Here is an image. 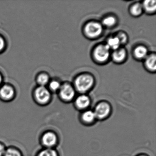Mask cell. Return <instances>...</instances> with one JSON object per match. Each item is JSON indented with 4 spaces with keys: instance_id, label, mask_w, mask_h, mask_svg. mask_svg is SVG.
Here are the masks:
<instances>
[{
    "instance_id": "1",
    "label": "cell",
    "mask_w": 156,
    "mask_h": 156,
    "mask_svg": "<svg viewBox=\"0 0 156 156\" xmlns=\"http://www.w3.org/2000/svg\"><path fill=\"white\" fill-rule=\"evenodd\" d=\"M94 79L88 75H82L78 76L75 81V85L78 91L84 92L90 89L93 85Z\"/></svg>"
},
{
    "instance_id": "2",
    "label": "cell",
    "mask_w": 156,
    "mask_h": 156,
    "mask_svg": "<svg viewBox=\"0 0 156 156\" xmlns=\"http://www.w3.org/2000/svg\"><path fill=\"white\" fill-rule=\"evenodd\" d=\"M36 101L40 104H46L50 100L51 94L49 90L44 87L40 86L37 87L34 93Z\"/></svg>"
},
{
    "instance_id": "3",
    "label": "cell",
    "mask_w": 156,
    "mask_h": 156,
    "mask_svg": "<svg viewBox=\"0 0 156 156\" xmlns=\"http://www.w3.org/2000/svg\"><path fill=\"white\" fill-rule=\"evenodd\" d=\"M85 31L88 37L94 38L98 37L101 34L102 31V27L98 23H89L86 26Z\"/></svg>"
},
{
    "instance_id": "4",
    "label": "cell",
    "mask_w": 156,
    "mask_h": 156,
    "mask_svg": "<svg viewBox=\"0 0 156 156\" xmlns=\"http://www.w3.org/2000/svg\"><path fill=\"white\" fill-rule=\"evenodd\" d=\"M109 48L107 45H101L95 49L94 56L98 62H104L106 61L109 56Z\"/></svg>"
},
{
    "instance_id": "5",
    "label": "cell",
    "mask_w": 156,
    "mask_h": 156,
    "mask_svg": "<svg viewBox=\"0 0 156 156\" xmlns=\"http://www.w3.org/2000/svg\"><path fill=\"white\" fill-rule=\"evenodd\" d=\"M60 95L63 99L68 101L73 98L75 96V91L70 85L65 84L61 87Z\"/></svg>"
},
{
    "instance_id": "6",
    "label": "cell",
    "mask_w": 156,
    "mask_h": 156,
    "mask_svg": "<svg viewBox=\"0 0 156 156\" xmlns=\"http://www.w3.org/2000/svg\"><path fill=\"white\" fill-rule=\"evenodd\" d=\"M57 140L56 135L53 132L50 131L44 133L42 137V144L47 147H53L56 144Z\"/></svg>"
},
{
    "instance_id": "7",
    "label": "cell",
    "mask_w": 156,
    "mask_h": 156,
    "mask_svg": "<svg viewBox=\"0 0 156 156\" xmlns=\"http://www.w3.org/2000/svg\"><path fill=\"white\" fill-rule=\"evenodd\" d=\"M110 112V107L105 103L98 104L94 111L96 117L102 119L106 117Z\"/></svg>"
},
{
    "instance_id": "8",
    "label": "cell",
    "mask_w": 156,
    "mask_h": 156,
    "mask_svg": "<svg viewBox=\"0 0 156 156\" xmlns=\"http://www.w3.org/2000/svg\"><path fill=\"white\" fill-rule=\"evenodd\" d=\"M14 94V90L10 86L4 85L0 88V97L4 100H9L12 99Z\"/></svg>"
},
{
    "instance_id": "9",
    "label": "cell",
    "mask_w": 156,
    "mask_h": 156,
    "mask_svg": "<svg viewBox=\"0 0 156 156\" xmlns=\"http://www.w3.org/2000/svg\"><path fill=\"white\" fill-rule=\"evenodd\" d=\"M90 99L86 95L80 96L76 101V106L80 108H85L88 107L90 104Z\"/></svg>"
},
{
    "instance_id": "10",
    "label": "cell",
    "mask_w": 156,
    "mask_h": 156,
    "mask_svg": "<svg viewBox=\"0 0 156 156\" xmlns=\"http://www.w3.org/2000/svg\"><path fill=\"white\" fill-rule=\"evenodd\" d=\"M147 54V50L144 46H139L136 47L134 51V54L136 58L143 59L145 58Z\"/></svg>"
},
{
    "instance_id": "11",
    "label": "cell",
    "mask_w": 156,
    "mask_h": 156,
    "mask_svg": "<svg viewBox=\"0 0 156 156\" xmlns=\"http://www.w3.org/2000/svg\"><path fill=\"white\" fill-rule=\"evenodd\" d=\"M126 56V52L123 49L116 50L113 54L114 61L116 62H121L124 60Z\"/></svg>"
},
{
    "instance_id": "12",
    "label": "cell",
    "mask_w": 156,
    "mask_h": 156,
    "mask_svg": "<svg viewBox=\"0 0 156 156\" xmlns=\"http://www.w3.org/2000/svg\"><path fill=\"white\" fill-rule=\"evenodd\" d=\"M156 57L155 55L148 56L146 60V65L151 70H155L156 68Z\"/></svg>"
},
{
    "instance_id": "13",
    "label": "cell",
    "mask_w": 156,
    "mask_h": 156,
    "mask_svg": "<svg viewBox=\"0 0 156 156\" xmlns=\"http://www.w3.org/2000/svg\"><path fill=\"white\" fill-rule=\"evenodd\" d=\"M143 8L147 12H152L155 11L156 9V1L147 0L144 2L143 4Z\"/></svg>"
},
{
    "instance_id": "14",
    "label": "cell",
    "mask_w": 156,
    "mask_h": 156,
    "mask_svg": "<svg viewBox=\"0 0 156 156\" xmlns=\"http://www.w3.org/2000/svg\"><path fill=\"white\" fill-rule=\"evenodd\" d=\"M96 116L95 114L94 111H86L82 115V118L83 120L85 122H87V123H90V122H93L94 120H95Z\"/></svg>"
},
{
    "instance_id": "15",
    "label": "cell",
    "mask_w": 156,
    "mask_h": 156,
    "mask_svg": "<svg viewBox=\"0 0 156 156\" xmlns=\"http://www.w3.org/2000/svg\"><path fill=\"white\" fill-rule=\"evenodd\" d=\"M121 44L118 38L117 37L114 38H110L108 41V44H107L108 48L110 49H114L116 50Z\"/></svg>"
},
{
    "instance_id": "16",
    "label": "cell",
    "mask_w": 156,
    "mask_h": 156,
    "mask_svg": "<svg viewBox=\"0 0 156 156\" xmlns=\"http://www.w3.org/2000/svg\"><path fill=\"white\" fill-rule=\"evenodd\" d=\"M49 78L47 75L45 74H41L37 78L38 82L40 86L44 87L49 83Z\"/></svg>"
},
{
    "instance_id": "17",
    "label": "cell",
    "mask_w": 156,
    "mask_h": 156,
    "mask_svg": "<svg viewBox=\"0 0 156 156\" xmlns=\"http://www.w3.org/2000/svg\"><path fill=\"white\" fill-rule=\"evenodd\" d=\"M142 9H143L142 6L139 3H137L132 6L130 10V12L131 14H133V15L138 16L141 14L142 12Z\"/></svg>"
},
{
    "instance_id": "18",
    "label": "cell",
    "mask_w": 156,
    "mask_h": 156,
    "mask_svg": "<svg viewBox=\"0 0 156 156\" xmlns=\"http://www.w3.org/2000/svg\"><path fill=\"white\" fill-rule=\"evenodd\" d=\"M38 156H58V155L54 150L48 148L42 151Z\"/></svg>"
},
{
    "instance_id": "19",
    "label": "cell",
    "mask_w": 156,
    "mask_h": 156,
    "mask_svg": "<svg viewBox=\"0 0 156 156\" xmlns=\"http://www.w3.org/2000/svg\"><path fill=\"white\" fill-rule=\"evenodd\" d=\"M104 25L108 27H111L115 25L116 23V20L114 17H108L104 19L103 20Z\"/></svg>"
},
{
    "instance_id": "20",
    "label": "cell",
    "mask_w": 156,
    "mask_h": 156,
    "mask_svg": "<svg viewBox=\"0 0 156 156\" xmlns=\"http://www.w3.org/2000/svg\"><path fill=\"white\" fill-rule=\"evenodd\" d=\"M4 156H21V155L17 150L10 148L6 150Z\"/></svg>"
},
{
    "instance_id": "21",
    "label": "cell",
    "mask_w": 156,
    "mask_h": 156,
    "mask_svg": "<svg viewBox=\"0 0 156 156\" xmlns=\"http://www.w3.org/2000/svg\"><path fill=\"white\" fill-rule=\"evenodd\" d=\"M61 85L59 82L56 81H52L50 84V87L53 91H57L61 88Z\"/></svg>"
},
{
    "instance_id": "22",
    "label": "cell",
    "mask_w": 156,
    "mask_h": 156,
    "mask_svg": "<svg viewBox=\"0 0 156 156\" xmlns=\"http://www.w3.org/2000/svg\"><path fill=\"white\" fill-rule=\"evenodd\" d=\"M119 41H120V44H124L126 42L127 40V37L125 34L120 33L117 36Z\"/></svg>"
},
{
    "instance_id": "23",
    "label": "cell",
    "mask_w": 156,
    "mask_h": 156,
    "mask_svg": "<svg viewBox=\"0 0 156 156\" xmlns=\"http://www.w3.org/2000/svg\"><path fill=\"white\" fill-rule=\"evenodd\" d=\"M5 45V41H4V39L0 36V51L4 49Z\"/></svg>"
},
{
    "instance_id": "24",
    "label": "cell",
    "mask_w": 156,
    "mask_h": 156,
    "mask_svg": "<svg viewBox=\"0 0 156 156\" xmlns=\"http://www.w3.org/2000/svg\"><path fill=\"white\" fill-rule=\"evenodd\" d=\"M5 151L6 150L4 146L0 144V156H4Z\"/></svg>"
},
{
    "instance_id": "25",
    "label": "cell",
    "mask_w": 156,
    "mask_h": 156,
    "mask_svg": "<svg viewBox=\"0 0 156 156\" xmlns=\"http://www.w3.org/2000/svg\"><path fill=\"white\" fill-rule=\"evenodd\" d=\"M2 76L0 74V85L1 84L2 82Z\"/></svg>"
}]
</instances>
